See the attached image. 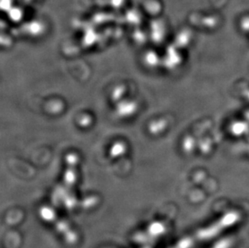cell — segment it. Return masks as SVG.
Returning <instances> with one entry per match:
<instances>
[{
	"instance_id": "1",
	"label": "cell",
	"mask_w": 249,
	"mask_h": 248,
	"mask_svg": "<svg viewBox=\"0 0 249 248\" xmlns=\"http://www.w3.org/2000/svg\"><path fill=\"white\" fill-rule=\"evenodd\" d=\"M239 215L237 213L232 212V213H228L214 225L209 226L207 228L202 230L201 231L199 230L191 236L186 237L185 239H181L175 246L170 248H192L198 242L212 239V237L215 236L227 227L234 224L237 221Z\"/></svg>"
}]
</instances>
